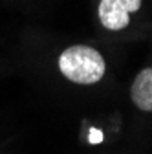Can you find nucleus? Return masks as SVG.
<instances>
[{
    "label": "nucleus",
    "mask_w": 152,
    "mask_h": 154,
    "mask_svg": "<svg viewBox=\"0 0 152 154\" xmlns=\"http://www.w3.org/2000/svg\"><path fill=\"white\" fill-rule=\"evenodd\" d=\"M143 0H101L99 20L110 31L125 29L130 22V13L141 8Z\"/></svg>",
    "instance_id": "2"
},
{
    "label": "nucleus",
    "mask_w": 152,
    "mask_h": 154,
    "mask_svg": "<svg viewBox=\"0 0 152 154\" xmlns=\"http://www.w3.org/2000/svg\"><path fill=\"white\" fill-rule=\"evenodd\" d=\"M59 68L66 79L77 85H93L103 79L106 64L103 55L90 46H70L59 57Z\"/></svg>",
    "instance_id": "1"
},
{
    "label": "nucleus",
    "mask_w": 152,
    "mask_h": 154,
    "mask_svg": "<svg viewBox=\"0 0 152 154\" xmlns=\"http://www.w3.org/2000/svg\"><path fill=\"white\" fill-rule=\"evenodd\" d=\"M130 97L139 110L152 112V68H145L136 75Z\"/></svg>",
    "instance_id": "3"
},
{
    "label": "nucleus",
    "mask_w": 152,
    "mask_h": 154,
    "mask_svg": "<svg viewBox=\"0 0 152 154\" xmlns=\"http://www.w3.org/2000/svg\"><path fill=\"white\" fill-rule=\"evenodd\" d=\"M88 141H90V143H101V141H103V132H101L99 128H90Z\"/></svg>",
    "instance_id": "4"
}]
</instances>
